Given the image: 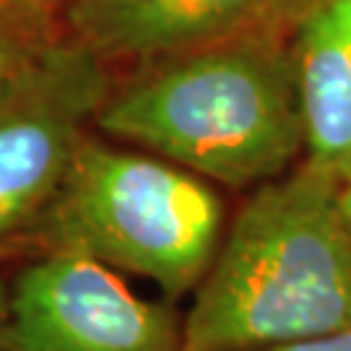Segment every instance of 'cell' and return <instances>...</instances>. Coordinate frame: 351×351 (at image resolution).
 I'll return each mask as SVG.
<instances>
[{
  "label": "cell",
  "mask_w": 351,
  "mask_h": 351,
  "mask_svg": "<svg viewBox=\"0 0 351 351\" xmlns=\"http://www.w3.org/2000/svg\"><path fill=\"white\" fill-rule=\"evenodd\" d=\"M224 229V201L213 182L91 130L34 242L39 250L86 252L177 300L201 284Z\"/></svg>",
  "instance_id": "3957f363"
},
{
  "label": "cell",
  "mask_w": 351,
  "mask_h": 351,
  "mask_svg": "<svg viewBox=\"0 0 351 351\" xmlns=\"http://www.w3.org/2000/svg\"><path fill=\"white\" fill-rule=\"evenodd\" d=\"M110 88V65L60 34L0 99V252L34 239Z\"/></svg>",
  "instance_id": "277c9868"
},
{
  "label": "cell",
  "mask_w": 351,
  "mask_h": 351,
  "mask_svg": "<svg viewBox=\"0 0 351 351\" xmlns=\"http://www.w3.org/2000/svg\"><path fill=\"white\" fill-rule=\"evenodd\" d=\"M94 130L229 190H255L304 154L291 26L180 52L114 84Z\"/></svg>",
  "instance_id": "6da1fadb"
},
{
  "label": "cell",
  "mask_w": 351,
  "mask_h": 351,
  "mask_svg": "<svg viewBox=\"0 0 351 351\" xmlns=\"http://www.w3.org/2000/svg\"><path fill=\"white\" fill-rule=\"evenodd\" d=\"M58 24L29 13H0V99L24 78L55 39Z\"/></svg>",
  "instance_id": "ba28073f"
},
{
  "label": "cell",
  "mask_w": 351,
  "mask_h": 351,
  "mask_svg": "<svg viewBox=\"0 0 351 351\" xmlns=\"http://www.w3.org/2000/svg\"><path fill=\"white\" fill-rule=\"evenodd\" d=\"M0 13H26V11L16 8L11 0H0ZM29 16H32V13H29ZM37 19H39V16H37ZM52 24H55V21H52Z\"/></svg>",
  "instance_id": "4fadbf2b"
},
{
  "label": "cell",
  "mask_w": 351,
  "mask_h": 351,
  "mask_svg": "<svg viewBox=\"0 0 351 351\" xmlns=\"http://www.w3.org/2000/svg\"><path fill=\"white\" fill-rule=\"evenodd\" d=\"M263 351H351V330L326 333V336L294 341V343H284V346H271Z\"/></svg>",
  "instance_id": "9c48e42d"
},
{
  "label": "cell",
  "mask_w": 351,
  "mask_h": 351,
  "mask_svg": "<svg viewBox=\"0 0 351 351\" xmlns=\"http://www.w3.org/2000/svg\"><path fill=\"white\" fill-rule=\"evenodd\" d=\"M351 330L343 185L304 162L250 193L182 315L185 351H263Z\"/></svg>",
  "instance_id": "7a4b0ae2"
},
{
  "label": "cell",
  "mask_w": 351,
  "mask_h": 351,
  "mask_svg": "<svg viewBox=\"0 0 351 351\" xmlns=\"http://www.w3.org/2000/svg\"><path fill=\"white\" fill-rule=\"evenodd\" d=\"M343 211H346V221L351 229V185H343Z\"/></svg>",
  "instance_id": "7c38bea8"
},
{
  "label": "cell",
  "mask_w": 351,
  "mask_h": 351,
  "mask_svg": "<svg viewBox=\"0 0 351 351\" xmlns=\"http://www.w3.org/2000/svg\"><path fill=\"white\" fill-rule=\"evenodd\" d=\"M307 0H73L63 34L107 65L154 63L263 29L294 26Z\"/></svg>",
  "instance_id": "8992f818"
},
{
  "label": "cell",
  "mask_w": 351,
  "mask_h": 351,
  "mask_svg": "<svg viewBox=\"0 0 351 351\" xmlns=\"http://www.w3.org/2000/svg\"><path fill=\"white\" fill-rule=\"evenodd\" d=\"M16 8L32 13V16H39L45 21H55L65 13V8L73 3V0H11Z\"/></svg>",
  "instance_id": "30bf717a"
},
{
  "label": "cell",
  "mask_w": 351,
  "mask_h": 351,
  "mask_svg": "<svg viewBox=\"0 0 351 351\" xmlns=\"http://www.w3.org/2000/svg\"><path fill=\"white\" fill-rule=\"evenodd\" d=\"M8 351H185L182 317L86 252L47 247L8 281Z\"/></svg>",
  "instance_id": "5b68a950"
},
{
  "label": "cell",
  "mask_w": 351,
  "mask_h": 351,
  "mask_svg": "<svg viewBox=\"0 0 351 351\" xmlns=\"http://www.w3.org/2000/svg\"><path fill=\"white\" fill-rule=\"evenodd\" d=\"M5 320H8V281L0 276V351H8Z\"/></svg>",
  "instance_id": "8fae6325"
},
{
  "label": "cell",
  "mask_w": 351,
  "mask_h": 351,
  "mask_svg": "<svg viewBox=\"0 0 351 351\" xmlns=\"http://www.w3.org/2000/svg\"><path fill=\"white\" fill-rule=\"evenodd\" d=\"M304 162L351 185V0H307L291 26Z\"/></svg>",
  "instance_id": "52a82bcc"
}]
</instances>
